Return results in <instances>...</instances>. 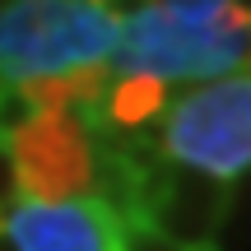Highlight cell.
<instances>
[{"instance_id":"cell-1","label":"cell","mask_w":251,"mask_h":251,"mask_svg":"<svg viewBox=\"0 0 251 251\" xmlns=\"http://www.w3.org/2000/svg\"><path fill=\"white\" fill-rule=\"evenodd\" d=\"M117 61L121 75L149 79H224L228 70L247 65L251 56V19L233 14L228 5L214 9H168L140 5L121 19Z\"/></svg>"},{"instance_id":"cell-2","label":"cell","mask_w":251,"mask_h":251,"mask_svg":"<svg viewBox=\"0 0 251 251\" xmlns=\"http://www.w3.org/2000/svg\"><path fill=\"white\" fill-rule=\"evenodd\" d=\"M121 19L102 0H0V84L107 65Z\"/></svg>"},{"instance_id":"cell-3","label":"cell","mask_w":251,"mask_h":251,"mask_svg":"<svg viewBox=\"0 0 251 251\" xmlns=\"http://www.w3.org/2000/svg\"><path fill=\"white\" fill-rule=\"evenodd\" d=\"M158 149L209 181L251 172V75H224L168 102Z\"/></svg>"},{"instance_id":"cell-4","label":"cell","mask_w":251,"mask_h":251,"mask_svg":"<svg viewBox=\"0 0 251 251\" xmlns=\"http://www.w3.org/2000/svg\"><path fill=\"white\" fill-rule=\"evenodd\" d=\"M19 168V196L33 205H70L93 196L98 140L75 112H37L9 140Z\"/></svg>"},{"instance_id":"cell-5","label":"cell","mask_w":251,"mask_h":251,"mask_svg":"<svg viewBox=\"0 0 251 251\" xmlns=\"http://www.w3.org/2000/svg\"><path fill=\"white\" fill-rule=\"evenodd\" d=\"M5 233L19 251H126V224L93 196L70 205L19 200L9 209Z\"/></svg>"},{"instance_id":"cell-6","label":"cell","mask_w":251,"mask_h":251,"mask_svg":"<svg viewBox=\"0 0 251 251\" xmlns=\"http://www.w3.org/2000/svg\"><path fill=\"white\" fill-rule=\"evenodd\" d=\"M168 84L149 79V75H121L112 79L107 98H102V126L107 130H144L168 112Z\"/></svg>"},{"instance_id":"cell-7","label":"cell","mask_w":251,"mask_h":251,"mask_svg":"<svg viewBox=\"0 0 251 251\" xmlns=\"http://www.w3.org/2000/svg\"><path fill=\"white\" fill-rule=\"evenodd\" d=\"M33 117H37V102L19 84H0V140H14Z\"/></svg>"},{"instance_id":"cell-8","label":"cell","mask_w":251,"mask_h":251,"mask_svg":"<svg viewBox=\"0 0 251 251\" xmlns=\"http://www.w3.org/2000/svg\"><path fill=\"white\" fill-rule=\"evenodd\" d=\"M19 168H14V153H9V140H0V214L19 205Z\"/></svg>"},{"instance_id":"cell-9","label":"cell","mask_w":251,"mask_h":251,"mask_svg":"<svg viewBox=\"0 0 251 251\" xmlns=\"http://www.w3.org/2000/svg\"><path fill=\"white\" fill-rule=\"evenodd\" d=\"M153 5H168V9H214L224 0H153Z\"/></svg>"},{"instance_id":"cell-10","label":"cell","mask_w":251,"mask_h":251,"mask_svg":"<svg viewBox=\"0 0 251 251\" xmlns=\"http://www.w3.org/2000/svg\"><path fill=\"white\" fill-rule=\"evenodd\" d=\"M228 9H233V14H242V19H251V0H224Z\"/></svg>"},{"instance_id":"cell-11","label":"cell","mask_w":251,"mask_h":251,"mask_svg":"<svg viewBox=\"0 0 251 251\" xmlns=\"http://www.w3.org/2000/svg\"><path fill=\"white\" fill-rule=\"evenodd\" d=\"M0 251H19V247H14V237H9L5 228H0Z\"/></svg>"}]
</instances>
